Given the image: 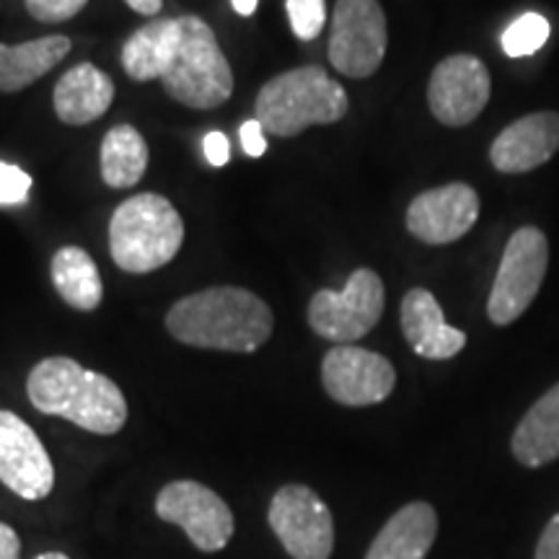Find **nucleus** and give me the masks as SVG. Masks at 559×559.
<instances>
[{
	"mask_svg": "<svg viewBox=\"0 0 559 559\" xmlns=\"http://www.w3.org/2000/svg\"><path fill=\"white\" fill-rule=\"evenodd\" d=\"M122 68L132 81H160L174 102L215 109L234 94V73L215 32L200 16L153 19L122 45Z\"/></svg>",
	"mask_w": 559,
	"mask_h": 559,
	"instance_id": "nucleus-1",
	"label": "nucleus"
},
{
	"mask_svg": "<svg viewBox=\"0 0 559 559\" xmlns=\"http://www.w3.org/2000/svg\"><path fill=\"white\" fill-rule=\"evenodd\" d=\"M166 330L181 345L221 353H254L272 337L275 317L251 290L221 285L177 300Z\"/></svg>",
	"mask_w": 559,
	"mask_h": 559,
	"instance_id": "nucleus-2",
	"label": "nucleus"
},
{
	"mask_svg": "<svg viewBox=\"0 0 559 559\" xmlns=\"http://www.w3.org/2000/svg\"><path fill=\"white\" fill-rule=\"evenodd\" d=\"M26 394L34 409L96 432L115 436L128 423V402L109 376L83 368L73 358H45L32 368Z\"/></svg>",
	"mask_w": 559,
	"mask_h": 559,
	"instance_id": "nucleus-3",
	"label": "nucleus"
},
{
	"mask_svg": "<svg viewBox=\"0 0 559 559\" xmlns=\"http://www.w3.org/2000/svg\"><path fill=\"white\" fill-rule=\"evenodd\" d=\"M347 109L345 88L324 68L304 66L264 83L254 104V120L270 135L293 138L313 124L340 122Z\"/></svg>",
	"mask_w": 559,
	"mask_h": 559,
	"instance_id": "nucleus-4",
	"label": "nucleus"
},
{
	"mask_svg": "<svg viewBox=\"0 0 559 559\" xmlns=\"http://www.w3.org/2000/svg\"><path fill=\"white\" fill-rule=\"evenodd\" d=\"M185 241V221L160 194L143 192L124 200L109 221V254L130 275L169 264Z\"/></svg>",
	"mask_w": 559,
	"mask_h": 559,
	"instance_id": "nucleus-5",
	"label": "nucleus"
},
{
	"mask_svg": "<svg viewBox=\"0 0 559 559\" xmlns=\"http://www.w3.org/2000/svg\"><path fill=\"white\" fill-rule=\"evenodd\" d=\"M549 267V241L544 230L523 226L510 236L502 262L487 298V317L495 326H508L521 319L539 296Z\"/></svg>",
	"mask_w": 559,
	"mask_h": 559,
	"instance_id": "nucleus-6",
	"label": "nucleus"
},
{
	"mask_svg": "<svg viewBox=\"0 0 559 559\" xmlns=\"http://www.w3.org/2000/svg\"><path fill=\"white\" fill-rule=\"evenodd\" d=\"M386 306L383 280L360 267L347 277L342 290H319L309 304V324L319 337L353 345L379 324Z\"/></svg>",
	"mask_w": 559,
	"mask_h": 559,
	"instance_id": "nucleus-7",
	"label": "nucleus"
},
{
	"mask_svg": "<svg viewBox=\"0 0 559 559\" xmlns=\"http://www.w3.org/2000/svg\"><path fill=\"white\" fill-rule=\"evenodd\" d=\"M389 29L379 0H337L332 13L330 62L347 79H368L386 58Z\"/></svg>",
	"mask_w": 559,
	"mask_h": 559,
	"instance_id": "nucleus-8",
	"label": "nucleus"
},
{
	"mask_svg": "<svg viewBox=\"0 0 559 559\" xmlns=\"http://www.w3.org/2000/svg\"><path fill=\"white\" fill-rule=\"evenodd\" d=\"M270 528L293 559H330L334 521L326 502L306 485H285L275 492L267 513Z\"/></svg>",
	"mask_w": 559,
	"mask_h": 559,
	"instance_id": "nucleus-9",
	"label": "nucleus"
},
{
	"mask_svg": "<svg viewBox=\"0 0 559 559\" xmlns=\"http://www.w3.org/2000/svg\"><path fill=\"white\" fill-rule=\"evenodd\" d=\"M156 513L160 521L185 528L200 551H221L234 536V513L221 495L192 479L169 481L156 495Z\"/></svg>",
	"mask_w": 559,
	"mask_h": 559,
	"instance_id": "nucleus-10",
	"label": "nucleus"
},
{
	"mask_svg": "<svg viewBox=\"0 0 559 559\" xmlns=\"http://www.w3.org/2000/svg\"><path fill=\"white\" fill-rule=\"evenodd\" d=\"M489 96H492L489 70L474 55H449L432 70L428 104L432 117L445 128H464L477 120Z\"/></svg>",
	"mask_w": 559,
	"mask_h": 559,
	"instance_id": "nucleus-11",
	"label": "nucleus"
},
{
	"mask_svg": "<svg viewBox=\"0 0 559 559\" xmlns=\"http://www.w3.org/2000/svg\"><path fill=\"white\" fill-rule=\"evenodd\" d=\"M321 383L337 404L370 407V404L389 400L396 386V370L373 349L337 345L324 355Z\"/></svg>",
	"mask_w": 559,
	"mask_h": 559,
	"instance_id": "nucleus-12",
	"label": "nucleus"
},
{
	"mask_svg": "<svg viewBox=\"0 0 559 559\" xmlns=\"http://www.w3.org/2000/svg\"><path fill=\"white\" fill-rule=\"evenodd\" d=\"M0 481L24 500H45L55 487V466L37 432L0 409Z\"/></svg>",
	"mask_w": 559,
	"mask_h": 559,
	"instance_id": "nucleus-13",
	"label": "nucleus"
},
{
	"mask_svg": "<svg viewBox=\"0 0 559 559\" xmlns=\"http://www.w3.org/2000/svg\"><path fill=\"white\" fill-rule=\"evenodd\" d=\"M479 218V194L464 181L417 194L407 207V230L430 247L459 241Z\"/></svg>",
	"mask_w": 559,
	"mask_h": 559,
	"instance_id": "nucleus-14",
	"label": "nucleus"
},
{
	"mask_svg": "<svg viewBox=\"0 0 559 559\" xmlns=\"http://www.w3.org/2000/svg\"><path fill=\"white\" fill-rule=\"evenodd\" d=\"M559 151V111H534L510 122L495 138L489 160L500 174H526L539 169Z\"/></svg>",
	"mask_w": 559,
	"mask_h": 559,
	"instance_id": "nucleus-15",
	"label": "nucleus"
},
{
	"mask_svg": "<svg viewBox=\"0 0 559 559\" xmlns=\"http://www.w3.org/2000/svg\"><path fill=\"white\" fill-rule=\"evenodd\" d=\"M402 332L419 358L449 360L466 347V334L451 326L438 298L425 288H412L402 300Z\"/></svg>",
	"mask_w": 559,
	"mask_h": 559,
	"instance_id": "nucleus-16",
	"label": "nucleus"
},
{
	"mask_svg": "<svg viewBox=\"0 0 559 559\" xmlns=\"http://www.w3.org/2000/svg\"><path fill=\"white\" fill-rule=\"evenodd\" d=\"M111 102H115V83L91 62L70 68L52 91L55 115L73 128L99 120L107 115Z\"/></svg>",
	"mask_w": 559,
	"mask_h": 559,
	"instance_id": "nucleus-17",
	"label": "nucleus"
},
{
	"mask_svg": "<svg viewBox=\"0 0 559 559\" xmlns=\"http://www.w3.org/2000/svg\"><path fill=\"white\" fill-rule=\"evenodd\" d=\"M438 513L430 502H409L386 521L366 559H425L436 544Z\"/></svg>",
	"mask_w": 559,
	"mask_h": 559,
	"instance_id": "nucleus-18",
	"label": "nucleus"
},
{
	"mask_svg": "<svg viewBox=\"0 0 559 559\" xmlns=\"http://www.w3.org/2000/svg\"><path fill=\"white\" fill-rule=\"evenodd\" d=\"M513 456L528 469L559 459V383L531 407L513 432Z\"/></svg>",
	"mask_w": 559,
	"mask_h": 559,
	"instance_id": "nucleus-19",
	"label": "nucleus"
},
{
	"mask_svg": "<svg viewBox=\"0 0 559 559\" xmlns=\"http://www.w3.org/2000/svg\"><path fill=\"white\" fill-rule=\"evenodd\" d=\"M70 52L68 37H41L24 45H0V94H16L45 79Z\"/></svg>",
	"mask_w": 559,
	"mask_h": 559,
	"instance_id": "nucleus-20",
	"label": "nucleus"
},
{
	"mask_svg": "<svg viewBox=\"0 0 559 559\" xmlns=\"http://www.w3.org/2000/svg\"><path fill=\"white\" fill-rule=\"evenodd\" d=\"M50 275L55 290L75 311L99 309L104 298V285L96 262L91 260L88 251L81 247H62L55 251Z\"/></svg>",
	"mask_w": 559,
	"mask_h": 559,
	"instance_id": "nucleus-21",
	"label": "nucleus"
},
{
	"mask_svg": "<svg viewBox=\"0 0 559 559\" xmlns=\"http://www.w3.org/2000/svg\"><path fill=\"white\" fill-rule=\"evenodd\" d=\"M102 179L115 190H128L148 169V143L132 124H117L102 140Z\"/></svg>",
	"mask_w": 559,
	"mask_h": 559,
	"instance_id": "nucleus-22",
	"label": "nucleus"
},
{
	"mask_svg": "<svg viewBox=\"0 0 559 559\" xmlns=\"http://www.w3.org/2000/svg\"><path fill=\"white\" fill-rule=\"evenodd\" d=\"M551 34L549 21L542 13H523L513 24L502 32V50L508 58H528V55L539 52L547 45Z\"/></svg>",
	"mask_w": 559,
	"mask_h": 559,
	"instance_id": "nucleus-23",
	"label": "nucleus"
},
{
	"mask_svg": "<svg viewBox=\"0 0 559 559\" xmlns=\"http://www.w3.org/2000/svg\"><path fill=\"white\" fill-rule=\"evenodd\" d=\"M288 19L293 34L300 41L317 39L326 24V3L324 0H288Z\"/></svg>",
	"mask_w": 559,
	"mask_h": 559,
	"instance_id": "nucleus-24",
	"label": "nucleus"
},
{
	"mask_svg": "<svg viewBox=\"0 0 559 559\" xmlns=\"http://www.w3.org/2000/svg\"><path fill=\"white\" fill-rule=\"evenodd\" d=\"M88 0H26V11L41 24H60L83 11Z\"/></svg>",
	"mask_w": 559,
	"mask_h": 559,
	"instance_id": "nucleus-25",
	"label": "nucleus"
},
{
	"mask_svg": "<svg viewBox=\"0 0 559 559\" xmlns=\"http://www.w3.org/2000/svg\"><path fill=\"white\" fill-rule=\"evenodd\" d=\"M32 177L13 164H0V205H19L29 198Z\"/></svg>",
	"mask_w": 559,
	"mask_h": 559,
	"instance_id": "nucleus-26",
	"label": "nucleus"
},
{
	"mask_svg": "<svg viewBox=\"0 0 559 559\" xmlns=\"http://www.w3.org/2000/svg\"><path fill=\"white\" fill-rule=\"evenodd\" d=\"M239 138H241L243 153L251 158H260L264 156V151H267V138H264V128L260 120L243 122L239 130Z\"/></svg>",
	"mask_w": 559,
	"mask_h": 559,
	"instance_id": "nucleus-27",
	"label": "nucleus"
},
{
	"mask_svg": "<svg viewBox=\"0 0 559 559\" xmlns=\"http://www.w3.org/2000/svg\"><path fill=\"white\" fill-rule=\"evenodd\" d=\"M202 151H205V158L213 166H226L230 158L228 138L223 132H207L205 140H202Z\"/></svg>",
	"mask_w": 559,
	"mask_h": 559,
	"instance_id": "nucleus-28",
	"label": "nucleus"
},
{
	"mask_svg": "<svg viewBox=\"0 0 559 559\" xmlns=\"http://www.w3.org/2000/svg\"><path fill=\"white\" fill-rule=\"evenodd\" d=\"M536 559H559V513L547 523L539 544H536Z\"/></svg>",
	"mask_w": 559,
	"mask_h": 559,
	"instance_id": "nucleus-29",
	"label": "nucleus"
},
{
	"mask_svg": "<svg viewBox=\"0 0 559 559\" xmlns=\"http://www.w3.org/2000/svg\"><path fill=\"white\" fill-rule=\"evenodd\" d=\"M21 542L19 534L5 523H0V559H19Z\"/></svg>",
	"mask_w": 559,
	"mask_h": 559,
	"instance_id": "nucleus-30",
	"label": "nucleus"
},
{
	"mask_svg": "<svg viewBox=\"0 0 559 559\" xmlns=\"http://www.w3.org/2000/svg\"><path fill=\"white\" fill-rule=\"evenodd\" d=\"M132 11L143 13V16H156L164 9V0H124Z\"/></svg>",
	"mask_w": 559,
	"mask_h": 559,
	"instance_id": "nucleus-31",
	"label": "nucleus"
},
{
	"mask_svg": "<svg viewBox=\"0 0 559 559\" xmlns=\"http://www.w3.org/2000/svg\"><path fill=\"white\" fill-rule=\"evenodd\" d=\"M230 3H234V11L239 13V16H251V13L257 11V3H260V0H230Z\"/></svg>",
	"mask_w": 559,
	"mask_h": 559,
	"instance_id": "nucleus-32",
	"label": "nucleus"
},
{
	"mask_svg": "<svg viewBox=\"0 0 559 559\" xmlns=\"http://www.w3.org/2000/svg\"><path fill=\"white\" fill-rule=\"evenodd\" d=\"M34 559H68V557L62 555V551H45V555H39V557H34Z\"/></svg>",
	"mask_w": 559,
	"mask_h": 559,
	"instance_id": "nucleus-33",
	"label": "nucleus"
}]
</instances>
